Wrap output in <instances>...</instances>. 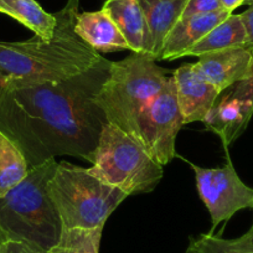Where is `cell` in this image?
Masks as SVG:
<instances>
[{"label": "cell", "mask_w": 253, "mask_h": 253, "mask_svg": "<svg viewBox=\"0 0 253 253\" xmlns=\"http://www.w3.org/2000/svg\"><path fill=\"white\" fill-rule=\"evenodd\" d=\"M103 58L84 74L58 82L8 88L0 106V133L36 167L61 155L94 162L108 123L94 97L108 76Z\"/></svg>", "instance_id": "1"}, {"label": "cell", "mask_w": 253, "mask_h": 253, "mask_svg": "<svg viewBox=\"0 0 253 253\" xmlns=\"http://www.w3.org/2000/svg\"><path fill=\"white\" fill-rule=\"evenodd\" d=\"M55 35L25 41H0V77L5 89L71 79L101 62L104 57L76 33L79 6L66 4L57 14Z\"/></svg>", "instance_id": "2"}, {"label": "cell", "mask_w": 253, "mask_h": 253, "mask_svg": "<svg viewBox=\"0 0 253 253\" xmlns=\"http://www.w3.org/2000/svg\"><path fill=\"white\" fill-rule=\"evenodd\" d=\"M57 165V160L50 159L31 167L28 176L0 199V226L6 238L24 241L45 252L60 241L62 222L48 193Z\"/></svg>", "instance_id": "3"}, {"label": "cell", "mask_w": 253, "mask_h": 253, "mask_svg": "<svg viewBox=\"0 0 253 253\" xmlns=\"http://www.w3.org/2000/svg\"><path fill=\"white\" fill-rule=\"evenodd\" d=\"M167 71L157 61L133 53L112 62L108 76L94 97L108 123L118 126L138 140L140 114L164 88Z\"/></svg>", "instance_id": "4"}, {"label": "cell", "mask_w": 253, "mask_h": 253, "mask_svg": "<svg viewBox=\"0 0 253 253\" xmlns=\"http://www.w3.org/2000/svg\"><path fill=\"white\" fill-rule=\"evenodd\" d=\"M48 193L63 228H103L113 211L128 198L118 187L106 184L87 168L58 163L48 182Z\"/></svg>", "instance_id": "5"}, {"label": "cell", "mask_w": 253, "mask_h": 253, "mask_svg": "<svg viewBox=\"0 0 253 253\" xmlns=\"http://www.w3.org/2000/svg\"><path fill=\"white\" fill-rule=\"evenodd\" d=\"M87 169L128 196L150 193L163 177V167L148 154L144 147L111 123L103 126L94 162Z\"/></svg>", "instance_id": "6"}, {"label": "cell", "mask_w": 253, "mask_h": 253, "mask_svg": "<svg viewBox=\"0 0 253 253\" xmlns=\"http://www.w3.org/2000/svg\"><path fill=\"white\" fill-rule=\"evenodd\" d=\"M184 126L174 77L149 103L138 122V142L162 167L176 157V137Z\"/></svg>", "instance_id": "7"}, {"label": "cell", "mask_w": 253, "mask_h": 253, "mask_svg": "<svg viewBox=\"0 0 253 253\" xmlns=\"http://www.w3.org/2000/svg\"><path fill=\"white\" fill-rule=\"evenodd\" d=\"M196 189L212 221V231L227 222L237 211L253 209V189L240 179L232 163L220 168H204L191 164Z\"/></svg>", "instance_id": "8"}, {"label": "cell", "mask_w": 253, "mask_h": 253, "mask_svg": "<svg viewBox=\"0 0 253 253\" xmlns=\"http://www.w3.org/2000/svg\"><path fill=\"white\" fill-rule=\"evenodd\" d=\"M172 77L184 124L205 121L220 98V92L195 71L194 63L180 66Z\"/></svg>", "instance_id": "9"}, {"label": "cell", "mask_w": 253, "mask_h": 253, "mask_svg": "<svg viewBox=\"0 0 253 253\" xmlns=\"http://www.w3.org/2000/svg\"><path fill=\"white\" fill-rule=\"evenodd\" d=\"M252 52L246 47L215 51L199 57L195 71L220 93L242 81L248 72Z\"/></svg>", "instance_id": "10"}, {"label": "cell", "mask_w": 253, "mask_h": 253, "mask_svg": "<svg viewBox=\"0 0 253 253\" xmlns=\"http://www.w3.org/2000/svg\"><path fill=\"white\" fill-rule=\"evenodd\" d=\"M231 15L228 11L221 10L209 14H200L181 19L175 24L163 43L160 60L174 61L186 57L189 52L209 31L222 23Z\"/></svg>", "instance_id": "11"}, {"label": "cell", "mask_w": 253, "mask_h": 253, "mask_svg": "<svg viewBox=\"0 0 253 253\" xmlns=\"http://www.w3.org/2000/svg\"><path fill=\"white\" fill-rule=\"evenodd\" d=\"M104 10L121 30L133 53L149 57L150 39L147 20L138 0H106Z\"/></svg>", "instance_id": "12"}, {"label": "cell", "mask_w": 253, "mask_h": 253, "mask_svg": "<svg viewBox=\"0 0 253 253\" xmlns=\"http://www.w3.org/2000/svg\"><path fill=\"white\" fill-rule=\"evenodd\" d=\"M75 33L97 52L129 50V45L104 9L79 14Z\"/></svg>", "instance_id": "13"}, {"label": "cell", "mask_w": 253, "mask_h": 253, "mask_svg": "<svg viewBox=\"0 0 253 253\" xmlns=\"http://www.w3.org/2000/svg\"><path fill=\"white\" fill-rule=\"evenodd\" d=\"M147 20L150 39L149 58L160 60L163 43L181 19L189 0H138Z\"/></svg>", "instance_id": "14"}, {"label": "cell", "mask_w": 253, "mask_h": 253, "mask_svg": "<svg viewBox=\"0 0 253 253\" xmlns=\"http://www.w3.org/2000/svg\"><path fill=\"white\" fill-rule=\"evenodd\" d=\"M250 121L245 103L227 93L218 98L204 123L209 130H212L222 139L223 145L227 148L242 134Z\"/></svg>", "instance_id": "15"}, {"label": "cell", "mask_w": 253, "mask_h": 253, "mask_svg": "<svg viewBox=\"0 0 253 253\" xmlns=\"http://www.w3.org/2000/svg\"><path fill=\"white\" fill-rule=\"evenodd\" d=\"M247 43V31L243 24L241 14H231L227 19L209 31L191 50L187 56H200L215 51L227 50V48L246 47Z\"/></svg>", "instance_id": "16"}, {"label": "cell", "mask_w": 253, "mask_h": 253, "mask_svg": "<svg viewBox=\"0 0 253 253\" xmlns=\"http://www.w3.org/2000/svg\"><path fill=\"white\" fill-rule=\"evenodd\" d=\"M0 14L15 19L41 39L50 40L55 35L57 18L43 10L36 0H0Z\"/></svg>", "instance_id": "17"}, {"label": "cell", "mask_w": 253, "mask_h": 253, "mask_svg": "<svg viewBox=\"0 0 253 253\" xmlns=\"http://www.w3.org/2000/svg\"><path fill=\"white\" fill-rule=\"evenodd\" d=\"M28 160L9 138L0 133V199L18 186L29 174Z\"/></svg>", "instance_id": "18"}, {"label": "cell", "mask_w": 253, "mask_h": 253, "mask_svg": "<svg viewBox=\"0 0 253 253\" xmlns=\"http://www.w3.org/2000/svg\"><path fill=\"white\" fill-rule=\"evenodd\" d=\"M103 228H63L60 241L46 253H99Z\"/></svg>", "instance_id": "19"}, {"label": "cell", "mask_w": 253, "mask_h": 253, "mask_svg": "<svg viewBox=\"0 0 253 253\" xmlns=\"http://www.w3.org/2000/svg\"><path fill=\"white\" fill-rule=\"evenodd\" d=\"M185 253H251L241 251L231 245L230 240L220 237L213 232L203 233L190 238Z\"/></svg>", "instance_id": "20"}, {"label": "cell", "mask_w": 253, "mask_h": 253, "mask_svg": "<svg viewBox=\"0 0 253 253\" xmlns=\"http://www.w3.org/2000/svg\"><path fill=\"white\" fill-rule=\"evenodd\" d=\"M231 91L228 92L231 97L237 98L245 103L246 108H247L248 116L252 118L253 116V52L252 58H251L250 67H248V72L246 75L245 79L236 84L235 86L231 87Z\"/></svg>", "instance_id": "21"}, {"label": "cell", "mask_w": 253, "mask_h": 253, "mask_svg": "<svg viewBox=\"0 0 253 253\" xmlns=\"http://www.w3.org/2000/svg\"><path fill=\"white\" fill-rule=\"evenodd\" d=\"M221 9L222 8H221L220 0H189L181 19L200 15V14L213 13V11L221 10Z\"/></svg>", "instance_id": "22"}, {"label": "cell", "mask_w": 253, "mask_h": 253, "mask_svg": "<svg viewBox=\"0 0 253 253\" xmlns=\"http://www.w3.org/2000/svg\"><path fill=\"white\" fill-rule=\"evenodd\" d=\"M0 253H46L28 242L6 238L0 245Z\"/></svg>", "instance_id": "23"}, {"label": "cell", "mask_w": 253, "mask_h": 253, "mask_svg": "<svg viewBox=\"0 0 253 253\" xmlns=\"http://www.w3.org/2000/svg\"><path fill=\"white\" fill-rule=\"evenodd\" d=\"M230 242L233 247L238 248V250L253 253V223L245 235L240 236L238 238L230 240Z\"/></svg>", "instance_id": "24"}, {"label": "cell", "mask_w": 253, "mask_h": 253, "mask_svg": "<svg viewBox=\"0 0 253 253\" xmlns=\"http://www.w3.org/2000/svg\"><path fill=\"white\" fill-rule=\"evenodd\" d=\"M241 16H242L243 24L246 26V31H247L246 48H248L251 52H253V5L248 6L247 10L243 11Z\"/></svg>", "instance_id": "25"}, {"label": "cell", "mask_w": 253, "mask_h": 253, "mask_svg": "<svg viewBox=\"0 0 253 253\" xmlns=\"http://www.w3.org/2000/svg\"><path fill=\"white\" fill-rule=\"evenodd\" d=\"M220 4L223 10L232 14L236 9L246 4V0H220Z\"/></svg>", "instance_id": "26"}, {"label": "cell", "mask_w": 253, "mask_h": 253, "mask_svg": "<svg viewBox=\"0 0 253 253\" xmlns=\"http://www.w3.org/2000/svg\"><path fill=\"white\" fill-rule=\"evenodd\" d=\"M5 84H4V80L0 77V106H1V102L4 99V94H5Z\"/></svg>", "instance_id": "27"}, {"label": "cell", "mask_w": 253, "mask_h": 253, "mask_svg": "<svg viewBox=\"0 0 253 253\" xmlns=\"http://www.w3.org/2000/svg\"><path fill=\"white\" fill-rule=\"evenodd\" d=\"M4 240H6V235L4 233L3 228H1V226H0V245H1V242H3Z\"/></svg>", "instance_id": "28"}, {"label": "cell", "mask_w": 253, "mask_h": 253, "mask_svg": "<svg viewBox=\"0 0 253 253\" xmlns=\"http://www.w3.org/2000/svg\"><path fill=\"white\" fill-rule=\"evenodd\" d=\"M79 1H80V0H67V4H71V5L79 6Z\"/></svg>", "instance_id": "29"}, {"label": "cell", "mask_w": 253, "mask_h": 253, "mask_svg": "<svg viewBox=\"0 0 253 253\" xmlns=\"http://www.w3.org/2000/svg\"><path fill=\"white\" fill-rule=\"evenodd\" d=\"M246 5H248V6L253 5V0H246Z\"/></svg>", "instance_id": "30"}]
</instances>
